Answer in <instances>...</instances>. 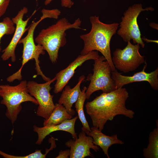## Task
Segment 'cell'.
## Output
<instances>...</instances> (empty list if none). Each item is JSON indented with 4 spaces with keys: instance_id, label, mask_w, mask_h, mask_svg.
I'll list each match as a JSON object with an SVG mask.
<instances>
[{
    "instance_id": "4",
    "label": "cell",
    "mask_w": 158,
    "mask_h": 158,
    "mask_svg": "<svg viewBox=\"0 0 158 158\" xmlns=\"http://www.w3.org/2000/svg\"><path fill=\"white\" fill-rule=\"evenodd\" d=\"M27 82L21 81L18 85L11 86L8 85H0V96L2 99L1 103L7 108L6 116L13 124L17 119L22 107L21 104L30 102L36 105L38 103L36 99L28 92Z\"/></svg>"
},
{
    "instance_id": "18",
    "label": "cell",
    "mask_w": 158,
    "mask_h": 158,
    "mask_svg": "<svg viewBox=\"0 0 158 158\" xmlns=\"http://www.w3.org/2000/svg\"><path fill=\"white\" fill-rule=\"evenodd\" d=\"M87 88L84 86L82 90H80L75 105L78 117L83 126L82 130L84 131L87 135L91 131V129L86 118L83 109L84 102L86 99L85 92Z\"/></svg>"
},
{
    "instance_id": "21",
    "label": "cell",
    "mask_w": 158,
    "mask_h": 158,
    "mask_svg": "<svg viewBox=\"0 0 158 158\" xmlns=\"http://www.w3.org/2000/svg\"><path fill=\"white\" fill-rule=\"evenodd\" d=\"M41 150H37L35 151L28 155L24 156H17L6 154L0 150V155L5 158H45L47 153L43 154Z\"/></svg>"
},
{
    "instance_id": "12",
    "label": "cell",
    "mask_w": 158,
    "mask_h": 158,
    "mask_svg": "<svg viewBox=\"0 0 158 158\" xmlns=\"http://www.w3.org/2000/svg\"><path fill=\"white\" fill-rule=\"evenodd\" d=\"M97 51H92L85 55H79L65 68L56 75V82L53 90L55 94L61 92L69 80L73 76L77 68L85 61L89 60H95L99 56Z\"/></svg>"
},
{
    "instance_id": "20",
    "label": "cell",
    "mask_w": 158,
    "mask_h": 158,
    "mask_svg": "<svg viewBox=\"0 0 158 158\" xmlns=\"http://www.w3.org/2000/svg\"><path fill=\"white\" fill-rule=\"evenodd\" d=\"M15 29L14 24L9 17H5L0 22V53L1 50L0 45L1 38L5 35L13 34Z\"/></svg>"
},
{
    "instance_id": "14",
    "label": "cell",
    "mask_w": 158,
    "mask_h": 158,
    "mask_svg": "<svg viewBox=\"0 0 158 158\" xmlns=\"http://www.w3.org/2000/svg\"><path fill=\"white\" fill-rule=\"evenodd\" d=\"M78 118L77 116L56 125L45 126L41 127L34 125L33 130L37 133L38 136L36 144L40 145L47 135L52 132L59 130L63 131L70 133L73 140H75L78 137L75 130V125Z\"/></svg>"
},
{
    "instance_id": "3",
    "label": "cell",
    "mask_w": 158,
    "mask_h": 158,
    "mask_svg": "<svg viewBox=\"0 0 158 158\" xmlns=\"http://www.w3.org/2000/svg\"><path fill=\"white\" fill-rule=\"evenodd\" d=\"M82 21L78 18L71 23L65 18L59 19L55 24L42 29L35 39L37 44L42 46L47 52L51 62L56 63L59 49L66 43V31L70 29L86 30L80 26Z\"/></svg>"
},
{
    "instance_id": "6",
    "label": "cell",
    "mask_w": 158,
    "mask_h": 158,
    "mask_svg": "<svg viewBox=\"0 0 158 158\" xmlns=\"http://www.w3.org/2000/svg\"><path fill=\"white\" fill-rule=\"evenodd\" d=\"M94 60L93 73L89 74L86 79L90 81L85 92L87 99L97 91L101 90L103 92L108 93L116 89L111 77V67L105 58L103 56H99Z\"/></svg>"
},
{
    "instance_id": "15",
    "label": "cell",
    "mask_w": 158,
    "mask_h": 158,
    "mask_svg": "<svg viewBox=\"0 0 158 158\" xmlns=\"http://www.w3.org/2000/svg\"><path fill=\"white\" fill-rule=\"evenodd\" d=\"M85 78V77L84 75L80 77L78 82L72 88L70 86L66 85L59 100L58 103L63 105L68 112L72 116L75 115V112L72 108L73 104L77 100L81 90L80 85Z\"/></svg>"
},
{
    "instance_id": "2",
    "label": "cell",
    "mask_w": 158,
    "mask_h": 158,
    "mask_svg": "<svg viewBox=\"0 0 158 158\" xmlns=\"http://www.w3.org/2000/svg\"><path fill=\"white\" fill-rule=\"evenodd\" d=\"M90 20L91 24L90 31L80 36L84 43L80 55H85L95 50L99 51L109 63L112 71H114L116 68L112 60L110 43L119 24L115 22L111 24L104 23L99 20V16H96L90 17Z\"/></svg>"
},
{
    "instance_id": "10",
    "label": "cell",
    "mask_w": 158,
    "mask_h": 158,
    "mask_svg": "<svg viewBox=\"0 0 158 158\" xmlns=\"http://www.w3.org/2000/svg\"><path fill=\"white\" fill-rule=\"evenodd\" d=\"M36 11L37 10H35L30 16L24 20H23L24 16L28 13V10L27 7H24L16 16L12 18L13 22L16 25V29L10 43L2 51L3 53L1 57L3 61H6L11 59L12 62L16 61L15 51L17 45L24 34L28 30V27L26 28L28 23Z\"/></svg>"
},
{
    "instance_id": "13",
    "label": "cell",
    "mask_w": 158,
    "mask_h": 158,
    "mask_svg": "<svg viewBox=\"0 0 158 158\" xmlns=\"http://www.w3.org/2000/svg\"><path fill=\"white\" fill-rule=\"evenodd\" d=\"M93 141L91 137L87 136L85 133L82 130L75 140L70 139L66 142L65 145L70 148V158H84L89 156L94 157L90 149L97 152L99 148L93 143Z\"/></svg>"
},
{
    "instance_id": "11",
    "label": "cell",
    "mask_w": 158,
    "mask_h": 158,
    "mask_svg": "<svg viewBox=\"0 0 158 158\" xmlns=\"http://www.w3.org/2000/svg\"><path fill=\"white\" fill-rule=\"evenodd\" d=\"M142 70L131 76L122 75L116 69L112 71L111 77L114 81L116 89L121 88L124 85L134 82H148L154 90H158V68L150 73L145 71L147 64L146 61Z\"/></svg>"
},
{
    "instance_id": "24",
    "label": "cell",
    "mask_w": 158,
    "mask_h": 158,
    "mask_svg": "<svg viewBox=\"0 0 158 158\" xmlns=\"http://www.w3.org/2000/svg\"><path fill=\"white\" fill-rule=\"evenodd\" d=\"M70 154V149L64 150H61L59 152V155L56 158H68Z\"/></svg>"
},
{
    "instance_id": "26",
    "label": "cell",
    "mask_w": 158,
    "mask_h": 158,
    "mask_svg": "<svg viewBox=\"0 0 158 158\" xmlns=\"http://www.w3.org/2000/svg\"><path fill=\"white\" fill-rule=\"evenodd\" d=\"M150 25L152 28L156 29H158V25L154 23H151L150 24Z\"/></svg>"
},
{
    "instance_id": "17",
    "label": "cell",
    "mask_w": 158,
    "mask_h": 158,
    "mask_svg": "<svg viewBox=\"0 0 158 158\" xmlns=\"http://www.w3.org/2000/svg\"><path fill=\"white\" fill-rule=\"evenodd\" d=\"M55 106L49 117L44 120V126L59 124L66 120L72 118L73 116L68 112L63 105L58 103H56Z\"/></svg>"
},
{
    "instance_id": "8",
    "label": "cell",
    "mask_w": 158,
    "mask_h": 158,
    "mask_svg": "<svg viewBox=\"0 0 158 158\" xmlns=\"http://www.w3.org/2000/svg\"><path fill=\"white\" fill-rule=\"evenodd\" d=\"M55 77L53 79L43 83H38L33 81L27 83V87L29 93L37 100L38 107L37 115L47 119L55 107L50 91L52 88L51 85L56 80Z\"/></svg>"
},
{
    "instance_id": "9",
    "label": "cell",
    "mask_w": 158,
    "mask_h": 158,
    "mask_svg": "<svg viewBox=\"0 0 158 158\" xmlns=\"http://www.w3.org/2000/svg\"><path fill=\"white\" fill-rule=\"evenodd\" d=\"M127 42V45L123 49H116L112 57L115 68L124 73L135 70L145 61L144 56L139 52L140 45L133 44L130 41Z\"/></svg>"
},
{
    "instance_id": "16",
    "label": "cell",
    "mask_w": 158,
    "mask_h": 158,
    "mask_svg": "<svg viewBox=\"0 0 158 158\" xmlns=\"http://www.w3.org/2000/svg\"><path fill=\"white\" fill-rule=\"evenodd\" d=\"M90 129V131L87 135L92 138L93 143L99 146L108 158H110L108 150L111 146L115 144L122 145L124 143L121 140L118 139L117 134L109 136L104 134L95 127L93 126Z\"/></svg>"
},
{
    "instance_id": "25",
    "label": "cell",
    "mask_w": 158,
    "mask_h": 158,
    "mask_svg": "<svg viewBox=\"0 0 158 158\" xmlns=\"http://www.w3.org/2000/svg\"><path fill=\"white\" fill-rule=\"evenodd\" d=\"M142 40H144L146 41L147 42H154L156 43H158V41L157 40H150L147 39L145 38H142Z\"/></svg>"
},
{
    "instance_id": "1",
    "label": "cell",
    "mask_w": 158,
    "mask_h": 158,
    "mask_svg": "<svg viewBox=\"0 0 158 158\" xmlns=\"http://www.w3.org/2000/svg\"><path fill=\"white\" fill-rule=\"evenodd\" d=\"M128 97V92L122 87L109 92H103L87 102L85 106L86 112L92 120L93 126L102 131L107 121H112L117 115L133 118L134 112L126 106Z\"/></svg>"
},
{
    "instance_id": "7",
    "label": "cell",
    "mask_w": 158,
    "mask_h": 158,
    "mask_svg": "<svg viewBox=\"0 0 158 158\" xmlns=\"http://www.w3.org/2000/svg\"><path fill=\"white\" fill-rule=\"evenodd\" d=\"M152 7L143 8L141 4H134L130 6L123 14L120 28L117 34L126 42L132 40L135 44H138L144 48L145 44L141 38V34L137 22V18L142 11L154 10Z\"/></svg>"
},
{
    "instance_id": "19",
    "label": "cell",
    "mask_w": 158,
    "mask_h": 158,
    "mask_svg": "<svg viewBox=\"0 0 158 158\" xmlns=\"http://www.w3.org/2000/svg\"><path fill=\"white\" fill-rule=\"evenodd\" d=\"M158 123L157 127L150 132L149 144L143 150V154L145 158H158Z\"/></svg>"
},
{
    "instance_id": "23",
    "label": "cell",
    "mask_w": 158,
    "mask_h": 158,
    "mask_svg": "<svg viewBox=\"0 0 158 158\" xmlns=\"http://www.w3.org/2000/svg\"><path fill=\"white\" fill-rule=\"evenodd\" d=\"M10 0H0V17L6 13Z\"/></svg>"
},
{
    "instance_id": "5",
    "label": "cell",
    "mask_w": 158,
    "mask_h": 158,
    "mask_svg": "<svg viewBox=\"0 0 158 158\" xmlns=\"http://www.w3.org/2000/svg\"><path fill=\"white\" fill-rule=\"evenodd\" d=\"M40 22V21L39 20L37 21H33L28 27L27 35L19 40L18 44H21L23 46L22 66L17 72L7 78L6 80L8 82L11 83L16 80H21L22 77L21 72L23 66L29 61L33 59L35 62V69L37 75H41L46 82L51 80L43 74L39 65L40 56L45 54L44 50L42 46L38 44L36 45L34 40V35L35 29Z\"/></svg>"
},
{
    "instance_id": "22",
    "label": "cell",
    "mask_w": 158,
    "mask_h": 158,
    "mask_svg": "<svg viewBox=\"0 0 158 158\" xmlns=\"http://www.w3.org/2000/svg\"><path fill=\"white\" fill-rule=\"evenodd\" d=\"M53 0H45L44 4L47 6ZM61 5L62 7L71 8L73 5L74 3L72 0H61Z\"/></svg>"
}]
</instances>
